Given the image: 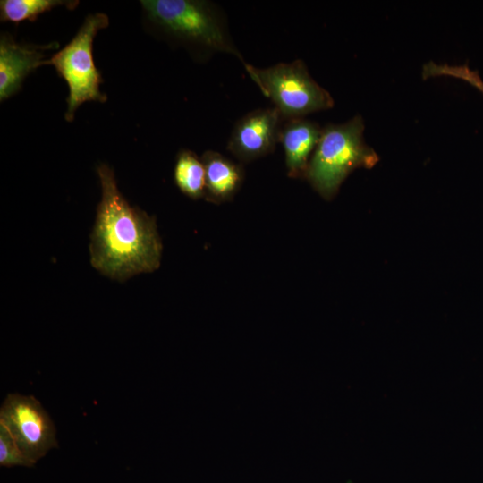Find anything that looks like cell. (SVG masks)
<instances>
[{
  "mask_svg": "<svg viewBox=\"0 0 483 483\" xmlns=\"http://www.w3.org/2000/svg\"><path fill=\"white\" fill-rule=\"evenodd\" d=\"M200 158L206 173L204 199L214 204L231 200L243 182V166L214 150H207Z\"/></svg>",
  "mask_w": 483,
  "mask_h": 483,
  "instance_id": "cell-10",
  "label": "cell"
},
{
  "mask_svg": "<svg viewBox=\"0 0 483 483\" xmlns=\"http://www.w3.org/2000/svg\"><path fill=\"white\" fill-rule=\"evenodd\" d=\"M284 121L275 106L246 114L234 124L226 147L228 151L242 163L272 153L279 142Z\"/></svg>",
  "mask_w": 483,
  "mask_h": 483,
  "instance_id": "cell-7",
  "label": "cell"
},
{
  "mask_svg": "<svg viewBox=\"0 0 483 483\" xmlns=\"http://www.w3.org/2000/svg\"><path fill=\"white\" fill-rule=\"evenodd\" d=\"M40 46L20 44L3 33L0 38V100L4 101L21 88L27 75L42 66L44 49Z\"/></svg>",
  "mask_w": 483,
  "mask_h": 483,
  "instance_id": "cell-8",
  "label": "cell"
},
{
  "mask_svg": "<svg viewBox=\"0 0 483 483\" xmlns=\"http://www.w3.org/2000/svg\"><path fill=\"white\" fill-rule=\"evenodd\" d=\"M148 22L191 50L203 54L226 53L247 64L234 46L219 7L204 0H141Z\"/></svg>",
  "mask_w": 483,
  "mask_h": 483,
  "instance_id": "cell-2",
  "label": "cell"
},
{
  "mask_svg": "<svg viewBox=\"0 0 483 483\" xmlns=\"http://www.w3.org/2000/svg\"><path fill=\"white\" fill-rule=\"evenodd\" d=\"M178 189L192 199L204 198L206 173L203 162L194 152L182 149L176 156L174 170Z\"/></svg>",
  "mask_w": 483,
  "mask_h": 483,
  "instance_id": "cell-11",
  "label": "cell"
},
{
  "mask_svg": "<svg viewBox=\"0 0 483 483\" xmlns=\"http://www.w3.org/2000/svg\"><path fill=\"white\" fill-rule=\"evenodd\" d=\"M106 14L96 13L88 15L76 35L60 51L42 65H53L58 75L67 83L69 94L64 118L72 122L78 107L87 101L105 103L106 94L100 91L103 83L93 59V40L98 30L108 26Z\"/></svg>",
  "mask_w": 483,
  "mask_h": 483,
  "instance_id": "cell-4",
  "label": "cell"
},
{
  "mask_svg": "<svg viewBox=\"0 0 483 483\" xmlns=\"http://www.w3.org/2000/svg\"><path fill=\"white\" fill-rule=\"evenodd\" d=\"M78 1L62 0H2L0 2V19L2 21H33L40 14L55 7L65 5L72 9Z\"/></svg>",
  "mask_w": 483,
  "mask_h": 483,
  "instance_id": "cell-12",
  "label": "cell"
},
{
  "mask_svg": "<svg viewBox=\"0 0 483 483\" xmlns=\"http://www.w3.org/2000/svg\"><path fill=\"white\" fill-rule=\"evenodd\" d=\"M97 172L101 199L90 235L91 266L120 282L157 270L163 245L156 219L128 203L117 187L112 168L100 164Z\"/></svg>",
  "mask_w": 483,
  "mask_h": 483,
  "instance_id": "cell-1",
  "label": "cell"
},
{
  "mask_svg": "<svg viewBox=\"0 0 483 483\" xmlns=\"http://www.w3.org/2000/svg\"><path fill=\"white\" fill-rule=\"evenodd\" d=\"M0 423L35 464L58 446L53 420L33 395L7 394L0 408Z\"/></svg>",
  "mask_w": 483,
  "mask_h": 483,
  "instance_id": "cell-6",
  "label": "cell"
},
{
  "mask_svg": "<svg viewBox=\"0 0 483 483\" xmlns=\"http://www.w3.org/2000/svg\"><path fill=\"white\" fill-rule=\"evenodd\" d=\"M322 128L310 120L293 118L284 120L279 142L284 151L288 176L305 178L311 156L318 142Z\"/></svg>",
  "mask_w": 483,
  "mask_h": 483,
  "instance_id": "cell-9",
  "label": "cell"
},
{
  "mask_svg": "<svg viewBox=\"0 0 483 483\" xmlns=\"http://www.w3.org/2000/svg\"><path fill=\"white\" fill-rule=\"evenodd\" d=\"M251 80L270 98L284 120L329 109L334 106L330 93L310 76L301 60L278 63L267 68L244 65Z\"/></svg>",
  "mask_w": 483,
  "mask_h": 483,
  "instance_id": "cell-5",
  "label": "cell"
},
{
  "mask_svg": "<svg viewBox=\"0 0 483 483\" xmlns=\"http://www.w3.org/2000/svg\"><path fill=\"white\" fill-rule=\"evenodd\" d=\"M423 78L433 76H451L459 78L474 86L483 94V80L478 72L469 68L468 65L438 64L428 62L423 66Z\"/></svg>",
  "mask_w": 483,
  "mask_h": 483,
  "instance_id": "cell-13",
  "label": "cell"
},
{
  "mask_svg": "<svg viewBox=\"0 0 483 483\" xmlns=\"http://www.w3.org/2000/svg\"><path fill=\"white\" fill-rule=\"evenodd\" d=\"M363 131L360 115L344 123L322 128L305 178L325 199L335 196L354 169L371 168L377 163L378 156L364 142Z\"/></svg>",
  "mask_w": 483,
  "mask_h": 483,
  "instance_id": "cell-3",
  "label": "cell"
},
{
  "mask_svg": "<svg viewBox=\"0 0 483 483\" xmlns=\"http://www.w3.org/2000/svg\"><path fill=\"white\" fill-rule=\"evenodd\" d=\"M0 465L2 467H33L35 465L21 453L8 429L2 423H0Z\"/></svg>",
  "mask_w": 483,
  "mask_h": 483,
  "instance_id": "cell-14",
  "label": "cell"
}]
</instances>
